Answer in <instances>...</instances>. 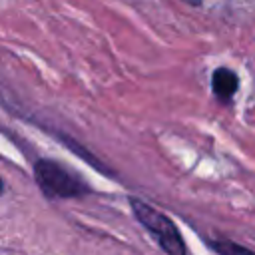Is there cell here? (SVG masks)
Masks as SVG:
<instances>
[{
	"label": "cell",
	"mask_w": 255,
	"mask_h": 255,
	"mask_svg": "<svg viewBox=\"0 0 255 255\" xmlns=\"http://www.w3.org/2000/svg\"><path fill=\"white\" fill-rule=\"evenodd\" d=\"M4 193V181H2V177H0V195Z\"/></svg>",
	"instance_id": "obj_5"
},
{
	"label": "cell",
	"mask_w": 255,
	"mask_h": 255,
	"mask_svg": "<svg viewBox=\"0 0 255 255\" xmlns=\"http://www.w3.org/2000/svg\"><path fill=\"white\" fill-rule=\"evenodd\" d=\"M129 207H131V213L133 217L149 231L157 237V243L159 247L163 249L165 255H185V243H183V237L177 229V225L161 211H157L155 207H151L149 203L141 201V199H135V197H129Z\"/></svg>",
	"instance_id": "obj_2"
},
{
	"label": "cell",
	"mask_w": 255,
	"mask_h": 255,
	"mask_svg": "<svg viewBox=\"0 0 255 255\" xmlns=\"http://www.w3.org/2000/svg\"><path fill=\"white\" fill-rule=\"evenodd\" d=\"M209 247L217 255H255V251H251L249 247H243V245L229 241V239H215L209 243Z\"/></svg>",
	"instance_id": "obj_4"
},
{
	"label": "cell",
	"mask_w": 255,
	"mask_h": 255,
	"mask_svg": "<svg viewBox=\"0 0 255 255\" xmlns=\"http://www.w3.org/2000/svg\"><path fill=\"white\" fill-rule=\"evenodd\" d=\"M239 90V76L231 68H215L211 74V92L221 104H229Z\"/></svg>",
	"instance_id": "obj_3"
},
{
	"label": "cell",
	"mask_w": 255,
	"mask_h": 255,
	"mask_svg": "<svg viewBox=\"0 0 255 255\" xmlns=\"http://www.w3.org/2000/svg\"><path fill=\"white\" fill-rule=\"evenodd\" d=\"M34 181L48 199H68L90 193V185L84 179L46 157L34 161Z\"/></svg>",
	"instance_id": "obj_1"
}]
</instances>
